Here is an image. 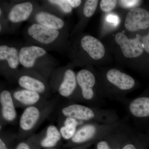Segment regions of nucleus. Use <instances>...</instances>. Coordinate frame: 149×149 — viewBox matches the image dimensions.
Here are the masks:
<instances>
[{
	"label": "nucleus",
	"mask_w": 149,
	"mask_h": 149,
	"mask_svg": "<svg viewBox=\"0 0 149 149\" xmlns=\"http://www.w3.org/2000/svg\"><path fill=\"white\" fill-rule=\"evenodd\" d=\"M61 113L66 117L96 123L111 124L119 120L118 115L114 111L93 108L80 104L67 106L62 109Z\"/></svg>",
	"instance_id": "1"
},
{
	"label": "nucleus",
	"mask_w": 149,
	"mask_h": 149,
	"mask_svg": "<svg viewBox=\"0 0 149 149\" xmlns=\"http://www.w3.org/2000/svg\"><path fill=\"white\" fill-rule=\"evenodd\" d=\"M123 122L119 120L111 124L91 123L84 124L77 129L71 141L81 144L94 139L99 140L118 128Z\"/></svg>",
	"instance_id": "2"
},
{
	"label": "nucleus",
	"mask_w": 149,
	"mask_h": 149,
	"mask_svg": "<svg viewBox=\"0 0 149 149\" xmlns=\"http://www.w3.org/2000/svg\"><path fill=\"white\" fill-rule=\"evenodd\" d=\"M116 42L120 46L123 54L125 57L134 58L141 56L144 49L140 35H136L133 39H128L121 32H118L115 37Z\"/></svg>",
	"instance_id": "3"
},
{
	"label": "nucleus",
	"mask_w": 149,
	"mask_h": 149,
	"mask_svg": "<svg viewBox=\"0 0 149 149\" xmlns=\"http://www.w3.org/2000/svg\"><path fill=\"white\" fill-rule=\"evenodd\" d=\"M125 28L130 31L146 29L149 27V12L145 9H132L126 15Z\"/></svg>",
	"instance_id": "4"
},
{
	"label": "nucleus",
	"mask_w": 149,
	"mask_h": 149,
	"mask_svg": "<svg viewBox=\"0 0 149 149\" xmlns=\"http://www.w3.org/2000/svg\"><path fill=\"white\" fill-rule=\"evenodd\" d=\"M27 33L35 41L45 45L54 42L60 35L59 30L50 29L37 23L30 25L27 29Z\"/></svg>",
	"instance_id": "5"
},
{
	"label": "nucleus",
	"mask_w": 149,
	"mask_h": 149,
	"mask_svg": "<svg viewBox=\"0 0 149 149\" xmlns=\"http://www.w3.org/2000/svg\"><path fill=\"white\" fill-rule=\"evenodd\" d=\"M77 83L81 88L83 98L87 102H93L95 98L93 88L96 83L95 77L91 71L82 70L76 74Z\"/></svg>",
	"instance_id": "6"
},
{
	"label": "nucleus",
	"mask_w": 149,
	"mask_h": 149,
	"mask_svg": "<svg viewBox=\"0 0 149 149\" xmlns=\"http://www.w3.org/2000/svg\"><path fill=\"white\" fill-rule=\"evenodd\" d=\"M47 52L45 49L36 46L22 47L19 51L20 64L26 68H31L35 65L37 59L45 56Z\"/></svg>",
	"instance_id": "7"
},
{
	"label": "nucleus",
	"mask_w": 149,
	"mask_h": 149,
	"mask_svg": "<svg viewBox=\"0 0 149 149\" xmlns=\"http://www.w3.org/2000/svg\"><path fill=\"white\" fill-rule=\"evenodd\" d=\"M108 81L122 91H128L135 87V80L130 75L117 69L110 70L107 72Z\"/></svg>",
	"instance_id": "8"
},
{
	"label": "nucleus",
	"mask_w": 149,
	"mask_h": 149,
	"mask_svg": "<svg viewBox=\"0 0 149 149\" xmlns=\"http://www.w3.org/2000/svg\"><path fill=\"white\" fill-rule=\"evenodd\" d=\"M81 45L93 59L97 60L104 55L105 48L103 44L100 40L91 35H85L82 38Z\"/></svg>",
	"instance_id": "9"
},
{
	"label": "nucleus",
	"mask_w": 149,
	"mask_h": 149,
	"mask_svg": "<svg viewBox=\"0 0 149 149\" xmlns=\"http://www.w3.org/2000/svg\"><path fill=\"white\" fill-rule=\"evenodd\" d=\"M128 112L137 118H149V96H143L132 100L127 106Z\"/></svg>",
	"instance_id": "10"
},
{
	"label": "nucleus",
	"mask_w": 149,
	"mask_h": 149,
	"mask_svg": "<svg viewBox=\"0 0 149 149\" xmlns=\"http://www.w3.org/2000/svg\"><path fill=\"white\" fill-rule=\"evenodd\" d=\"M33 6L31 2H24L17 4L11 9L8 18L13 23H19L27 20L33 12Z\"/></svg>",
	"instance_id": "11"
},
{
	"label": "nucleus",
	"mask_w": 149,
	"mask_h": 149,
	"mask_svg": "<svg viewBox=\"0 0 149 149\" xmlns=\"http://www.w3.org/2000/svg\"><path fill=\"white\" fill-rule=\"evenodd\" d=\"M0 103L3 118L8 122H12L16 118L17 112L10 92L7 90L1 91L0 94Z\"/></svg>",
	"instance_id": "12"
},
{
	"label": "nucleus",
	"mask_w": 149,
	"mask_h": 149,
	"mask_svg": "<svg viewBox=\"0 0 149 149\" xmlns=\"http://www.w3.org/2000/svg\"><path fill=\"white\" fill-rule=\"evenodd\" d=\"M40 116V110L37 107L35 106L27 107L20 116L19 122L20 128L23 131H30L37 124Z\"/></svg>",
	"instance_id": "13"
},
{
	"label": "nucleus",
	"mask_w": 149,
	"mask_h": 149,
	"mask_svg": "<svg viewBox=\"0 0 149 149\" xmlns=\"http://www.w3.org/2000/svg\"><path fill=\"white\" fill-rule=\"evenodd\" d=\"M77 77L72 70H65L63 79L58 88L60 95L64 97H68L72 95L77 86Z\"/></svg>",
	"instance_id": "14"
},
{
	"label": "nucleus",
	"mask_w": 149,
	"mask_h": 149,
	"mask_svg": "<svg viewBox=\"0 0 149 149\" xmlns=\"http://www.w3.org/2000/svg\"><path fill=\"white\" fill-rule=\"evenodd\" d=\"M35 19L37 24L50 29L59 30L64 26V22L61 18L47 12L37 13Z\"/></svg>",
	"instance_id": "15"
},
{
	"label": "nucleus",
	"mask_w": 149,
	"mask_h": 149,
	"mask_svg": "<svg viewBox=\"0 0 149 149\" xmlns=\"http://www.w3.org/2000/svg\"><path fill=\"white\" fill-rule=\"evenodd\" d=\"M0 60L5 61L12 69H15L18 66L19 63V52L16 48L6 45L0 46Z\"/></svg>",
	"instance_id": "16"
},
{
	"label": "nucleus",
	"mask_w": 149,
	"mask_h": 149,
	"mask_svg": "<svg viewBox=\"0 0 149 149\" xmlns=\"http://www.w3.org/2000/svg\"><path fill=\"white\" fill-rule=\"evenodd\" d=\"M19 85L24 89L42 94L46 90V85L42 81L28 75H22L19 78Z\"/></svg>",
	"instance_id": "17"
},
{
	"label": "nucleus",
	"mask_w": 149,
	"mask_h": 149,
	"mask_svg": "<svg viewBox=\"0 0 149 149\" xmlns=\"http://www.w3.org/2000/svg\"><path fill=\"white\" fill-rule=\"evenodd\" d=\"M13 96L17 101L28 107L32 106L37 104L41 98L39 93L24 89L15 91Z\"/></svg>",
	"instance_id": "18"
},
{
	"label": "nucleus",
	"mask_w": 149,
	"mask_h": 149,
	"mask_svg": "<svg viewBox=\"0 0 149 149\" xmlns=\"http://www.w3.org/2000/svg\"><path fill=\"white\" fill-rule=\"evenodd\" d=\"M61 137L59 130L55 125H49L46 130L45 136L41 141V146L44 148L54 147L61 140Z\"/></svg>",
	"instance_id": "19"
},
{
	"label": "nucleus",
	"mask_w": 149,
	"mask_h": 149,
	"mask_svg": "<svg viewBox=\"0 0 149 149\" xmlns=\"http://www.w3.org/2000/svg\"><path fill=\"white\" fill-rule=\"evenodd\" d=\"M78 120L70 117H66L63 125L59 130L62 138L65 140H71L77 130Z\"/></svg>",
	"instance_id": "20"
},
{
	"label": "nucleus",
	"mask_w": 149,
	"mask_h": 149,
	"mask_svg": "<svg viewBox=\"0 0 149 149\" xmlns=\"http://www.w3.org/2000/svg\"><path fill=\"white\" fill-rule=\"evenodd\" d=\"M97 0H88L85 2L83 8V14L86 17H90L95 13L97 6Z\"/></svg>",
	"instance_id": "21"
},
{
	"label": "nucleus",
	"mask_w": 149,
	"mask_h": 149,
	"mask_svg": "<svg viewBox=\"0 0 149 149\" xmlns=\"http://www.w3.org/2000/svg\"><path fill=\"white\" fill-rule=\"evenodd\" d=\"M48 1L51 4L58 6L64 13H69L72 12V7L68 0H50Z\"/></svg>",
	"instance_id": "22"
},
{
	"label": "nucleus",
	"mask_w": 149,
	"mask_h": 149,
	"mask_svg": "<svg viewBox=\"0 0 149 149\" xmlns=\"http://www.w3.org/2000/svg\"><path fill=\"white\" fill-rule=\"evenodd\" d=\"M117 1L115 0H102L100 7L103 11L107 12L112 10L115 7Z\"/></svg>",
	"instance_id": "23"
},
{
	"label": "nucleus",
	"mask_w": 149,
	"mask_h": 149,
	"mask_svg": "<svg viewBox=\"0 0 149 149\" xmlns=\"http://www.w3.org/2000/svg\"><path fill=\"white\" fill-rule=\"evenodd\" d=\"M141 1L136 0H124L119 1V3L122 7L124 8H130L133 7L137 6L141 2Z\"/></svg>",
	"instance_id": "24"
},
{
	"label": "nucleus",
	"mask_w": 149,
	"mask_h": 149,
	"mask_svg": "<svg viewBox=\"0 0 149 149\" xmlns=\"http://www.w3.org/2000/svg\"><path fill=\"white\" fill-rule=\"evenodd\" d=\"M106 20L108 22L113 23L115 25H118L120 22L119 17L116 15H109L107 16Z\"/></svg>",
	"instance_id": "25"
},
{
	"label": "nucleus",
	"mask_w": 149,
	"mask_h": 149,
	"mask_svg": "<svg viewBox=\"0 0 149 149\" xmlns=\"http://www.w3.org/2000/svg\"><path fill=\"white\" fill-rule=\"evenodd\" d=\"M141 41L144 50L149 54V30L148 33L147 35L142 37Z\"/></svg>",
	"instance_id": "26"
},
{
	"label": "nucleus",
	"mask_w": 149,
	"mask_h": 149,
	"mask_svg": "<svg viewBox=\"0 0 149 149\" xmlns=\"http://www.w3.org/2000/svg\"><path fill=\"white\" fill-rule=\"evenodd\" d=\"M135 132V130L128 139L127 143L124 145L121 149H138L136 148V145L133 143V136Z\"/></svg>",
	"instance_id": "27"
},
{
	"label": "nucleus",
	"mask_w": 149,
	"mask_h": 149,
	"mask_svg": "<svg viewBox=\"0 0 149 149\" xmlns=\"http://www.w3.org/2000/svg\"><path fill=\"white\" fill-rule=\"evenodd\" d=\"M97 145V149H110L103 138L99 139Z\"/></svg>",
	"instance_id": "28"
},
{
	"label": "nucleus",
	"mask_w": 149,
	"mask_h": 149,
	"mask_svg": "<svg viewBox=\"0 0 149 149\" xmlns=\"http://www.w3.org/2000/svg\"><path fill=\"white\" fill-rule=\"evenodd\" d=\"M72 8L78 7L81 4L82 1L80 0H68Z\"/></svg>",
	"instance_id": "29"
},
{
	"label": "nucleus",
	"mask_w": 149,
	"mask_h": 149,
	"mask_svg": "<svg viewBox=\"0 0 149 149\" xmlns=\"http://www.w3.org/2000/svg\"><path fill=\"white\" fill-rule=\"evenodd\" d=\"M16 149H31L29 145L24 142H22L17 145Z\"/></svg>",
	"instance_id": "30"
},
{
	"label": "nucleus",
	"mask_w": 149,
	"mask_h": 149,
	"mask_svg": "<svg viewBox=\"0 0 149 149\" xmlns=\"http://www.w3.org/2000/svg\"><path fill=\"white\" fill-rule=\"evenodd\" d=\"M0 149H8L5 143L1 138L0 139Z\"/></svg>",
	"instance_id": "31"
},
{
	"label": "nucleus",
	"mask_w": 149,
	"mask_h": 149,
	"mask_svg": "<svg viewBox=\"0 0 149 149\" xmlns=\"http://www.w3.org/2000/svg\"><path fill=\"white\" fill-rule=\"evenodd\" d=\"M148 136H149V135H148Z\"/></svg>",
	"instance_id": "32"
}]
</instances>
